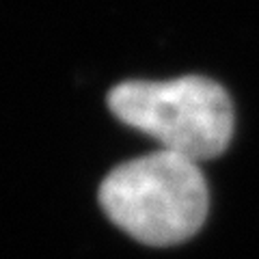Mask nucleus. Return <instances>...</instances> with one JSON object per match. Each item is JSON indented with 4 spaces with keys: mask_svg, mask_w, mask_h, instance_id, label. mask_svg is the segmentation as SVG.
I'll return each instance as SVG.
<instances>
[{
    "mask_svg": "<svg viewBox=\"0 0 259 259\" xmlns=\"http://www.w3.org/2000/svg\"><path fill=\"white\" fill-rule=\"evenodd\" d=\"M108 108L119 121L194 162L216 158L233 136V104L225 89L205 76L166 82L130 80L108 93Z\"/></svg>",
    "mask_w": 259,
    "mask_h": 259,
    "instance_id": "f03ea898",
    "label": "nucleus"
},
{
    "mask_svg": "<svg viewBox=\"0 0 259 259\" xmlns=\"http://www.w3.org/2000/svg\"><path fill=\"white\" fill-rule=\"evenodd\" d=\"M100 203L134 240L171 246L201 229L209 194L199 162L160 149L110 171L100 188Z\"/></svg>",
    "mask_w": 259,
    "mask_h": 259,
    "instance_id": "f257e3e1",
    "label": "nucleus"
}]
</instances>
